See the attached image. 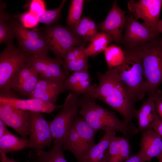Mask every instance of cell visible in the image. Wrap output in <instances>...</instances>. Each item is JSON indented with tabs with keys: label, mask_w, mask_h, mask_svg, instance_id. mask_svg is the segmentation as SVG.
Instances as JSON below:
<instances>
[{
	"label": "cell",
	"mask_w": 162,
	"mask_h": 162,
	"mask_svg": "<svg viewBox=\"0 0 162 162\" xmlns=\"http://www.w3.org/2000/svg\"><path fill=\"white\" fill-rule=\"evenodd\" d=\"M85 49L84 46L74 47L70 49L64 55L63 62L75 59L86 54Z\"/></svg>",
	"instance_id": "cell-36"
},
{
	"label": "cell",
	"mask_w": 162,
	"mask_h": 162,
	"mask_svg": "<svg viewBox=\"0 0 162 162\" xmlns=\"http://www.w3.org/2000/svg\"><path fill=\"white\" fill-rule=\"evenodd\" d=\"M160 43L162 45V39L160 41Z\"/></svg>",
	"instance_id": "cell-45"
},
{
	"label": "cell",
	"mask_w": 162,
	"mask_h": 162,
	"mask_svg": "<svg viewBox=\"0 0 162 162\" xmlns=\"http://www.w3.org/2000/svg\"><path fill=\"white\" fill-rule=\"evenodd\" d=\"M140 45L147 93L153 96L162 83V45L156 39Z\"/></svg>",
	"instance_id": "cell-4"
},
{
	"label": "cell",
	"mask_w": 162,
	"mask_h": 162,
	"mask_svg": "<svg viewBox=\"0 0 162 162\" xmlns=\"http://www.w3.org/2000/svg\"><path fill=\"white\" fill-rule=\"evenodd\" d=\"M152 129L162 139V120L159 116L152 124Z\"/></svg>",
	"instance_id": "cell-39"
},
{
	"label": "cell",
	"mask_w": 162,
	"mask_h": 162,
	"mask_svg": "<svg viewBox=\"0 0 162 162\" xmlns=\"http://www.w3.org/2000/svg\"><path fill=\"white\" fill-rule=\"evenodd\" d=\"M63 151L62 144L54 145L49 151H31L28 157L30 162H68Z\"/></svg>",
	"instance_id": "cell-21"
},
{
	"label": "cell",
	"mask_w": 162,
	"mask_h": 162,
	"mask_svg": "<svg viewBox=\"0 0 162 162\" xmlns=\"http://www.w3.org/2000/svg\"><path fill=\"white\" fill-rule=\"evenodd\" d=\"M45 2L42 0H33L30 3L29 11L38 17L45 10Z\"/></svg>",
	"instance_id": "cell-37"
},
{
	"label": "cell",
	"mask_w": 162,
	"mask_h": 162,
	"mask_svg": "<svg viewBox=\"0 0 162 162\" xmlns=\"http://www.w3.org/2000/svg\"><path fill=\"white\" fill-rule=\"evenodd\" d=\"M104 53L109 69L120 65L125 59V51L120 46L113 44L108 46Z\"/></svg>",
	"instance_id": "cell-28"
},
{
	"label": "cell",
	"mask_w": 162,
	"mask_h": 162,
	"mask_svg": "<svg viewBox=\"0 0 162 162\" xmlns=\"http://www.w3.org/2000/svg\"><path fill=\"white\" fill-rule=\"evenodd\" d=\"M116 136V131L111 129L105 130L100 140L95 144L77 162H105L106 154L113 138Z\"/></svg>",
	"instance_id": "cell-16"
},
{
	"label": "cell",
	"mask_w": 162,
	"mask_h": 162,
	"mask_svg": "<svg viewBox=\"0 0 162 162\" xmlns=\"http://www.w3.org/2000/svg\"><path fill=\"white\" fill-rule=\"evenodd\" d=\"M79 114L94 130L111 129L122 133L129 139L137 134L138 128L132 122L119 119L112 112L97 105L93 99L83 95L78 100Z\"/></svg>",
	"instance_id": "cell-3"
},
{
	"label": "cell",
	"mask_w": 162,
	"mask_h": 162,
	"mask_svg": "<svg viewBox=\"0 0 162 162\" xmlns=\"http://www.w3.org/2000/svg\"><path fill=\"white\" fill-rule=\"evenodd\" d=\"M10 23L15 35L18 40H35L44 36V34H42L39 30H29L15 20L12 21Z\"/></svg>",
	"instance_id": "cell-29"
},
{
	"label": "cell",
	"mask_w": 162,
	"mask_h": 162,
	"mask_svg": "<svg viewBox=\"0 0 162 162\" xmlns=\"http://www.w3.org/2000/svg\"><path fill=\"white\" fill-rule=\"evenodd\" d=\"M36 72L27 62L19 69L12 79L10 84L11 89L16 91L25 81Z\"/></svg>",
	"instance_id": "cell-31"
},
{
	"label": "cell",
	"mask_w": 162,
	"mask_h": 162,
	"mask_svg": "<svg viewBox=\"0 0 162 162\" xmlns=\"http://www.w3.org/2000/svg\"><path fill=\"white\" fill-rule=\"evenodd\" d=\"M9 131L6 128V124L0 119V138Z\"/></svg>",
	"instance_id": "cell-41"
},
{
	"label": "cell",
	"mask_w": 162,
	"mask_h": 162,
	"mask_svg": "<svg viewBox=\"0 0 162 162\" xmlns=\"http://www.w3.org/2000/svg\"><path fill=\"white\" fill-rule=\"evenodd\" d=\"M0 104H8L23 110L48 113L62 108L63 106V104L56 105L38 98L21 99L2 94L0 96Z\"/></svg>",
	"instance_id": "cell-13"
},
{
	"label": "cell",
	"mask_w": 162,
	"mask_h": 162,
	"mask_svg": "<svg viewBox=\"0 0 162 162\" xmlns=\"http://www.w3.org/2000/svg\"><path fill=\"white\" fill-rule=\"evenodd\" d=\"M66 0L62 1L59 6L53 10H46L38 17L39 22L50 26L56 21L60 17L62 8Z\"/></svg>",
	"instance_id": "cell-33"
},
{
	"label": "cell",
	"mask_w": 162,
	"mask_h": 162,
	"mask_svg": "<svg viewBox=\"0 0 162 162\" xmlns=\"http://www.w3.org/2000/svg\"><path fill=\"white\" fill-rule=\"evenodd\" d=\"M126 11L121 9L116 0L104 20L99 24L98 28L109 34L116 43L121 42L122 32L126 23Z\"/></svg>",
	"instance_id": "cell-11"
},
{
	"label": "cell",
	"mask_w": 162,
	"mask_h": 162,
	"mask_svg": "<svg viewBox=\"0 0 162 162\" xmlns=\"http://www.w3.org/2000/svg\"><path fill=\"white\" fill-rule=\"evenodd\" d=\"M6 5L0 2V44L12 42L15 34L10 23L7 21L10 17L4 11Z\"/></svg>",
	"instance_id": "cell-27"
},
{
	"label": "cell",
	"mask_w": 162,
	"mask_h": 162,
	"mask_svg": "<svg viewBox=\"0 0 162 162\" xmlns=\"http://www.w3.org/2000/svg\"><path fill=\"white\" fill-rule=\"evenodd\" d=\"M29 146L28 139L18 137L9 131L0 138L1 161L4 162L7 153L21 151Z\"/></svg>",
	"instance_id": "cell-20"
},
{
	"label": "cell",
	"mask_w": 162,
	"mask_h": 162,
	"mask_svg": "<svg viewBox=\"0 0 162 162\" xmlns=\"http://www.w3.org/2000/svg\"><path fill=\"white\" fill-rule=\"evenodd\" d=\"M14 16L20 21L23 26L27 28L35 27L39 22L38 17L29 10L15 15Z\"/></svg>",
	"instance_id": "cell-35"
},
{
	"label": "cell",
	"mask_w": 162,
	"mask_h": 162,
	"mask_svg": "<svg viewBox=\"0 0 162 162\" xmlns=\"http://www.w3.org/2000/svg\"><path fill=\"white\" fill-rule=\"evenodd\" d=\"M159 116L158 114L153 96H148L143 101L141 107L136 110L135 117L138 121L139 132L152 128V124Z\"/></svg>",
	"instance_id": "cell-18"
},
{
	"label": "cell",
	"mask_w": 162,
	"mask_h": 162,
	"mask_svg": "<svg viewBox=\"0 0 162 162\" xmlns=\"http://www.w3.org/2000/svg\"><path fill=\"white\" fill-rule=\"evenodd\" d=\"M47 56L31 55L27 62L38 73L40 79L58 81L54 78L48 69Z\"/></svg>",
	"instance_id": "cell-26"
},
{
	"label": "cell",
	"mask_w": 162,
	"mask_h": 162,
	"mask_svg": "<svg viewBox=\"0 0 162 162\" xmlns=\"http://www.w3.org/2000/svg\"><path fill=\"white\" fill-rule=\"evenodd\" d=\"M39 79L38 73L35 72L25 81L16 91L21 95L28 97L34 89Z\"/></svg>",
	"instance_id": "cell-34"
},
{
	"label": "cell",
	"mask_w": 162,
	"mask_h": 162,
	"mask_svg": "<svg viewBox=\"0 0 162 162\" xmlns=\"http://www.w3.org/2000/svg\"><path fill=\"white\" fill-rule=\"evenodd\" d=\"M125 31L121 42L126 46H136L156 39L148 28L134 19L130 14L126 17Z\"/></svg>",
	"instance_id": "cell-12"
},
{
	"label": "cell",
	"mask_w": 162,
	"mask_h": 162,
	"mask_svg": "<svg viewBox=\"0 0 162 162\" xmlns=\"http://www.w3.org/2000/svg\"><path fill=\"white\" fill-rule=\"evenodd\" d=\"M158 33H162V20H160L158 22L157 26Z\"/></svg>",
	"instance_id": "cell-42"
},
{
	"label": "cell",
	"mask_w": 162,
	"mask_h": 162,
	"mask_svg": "<svg viewBox=\"0 0 162 162\" xmlns=\"http://www.w3.org/2000/svg\"><path fill=\"white\" fill-rule=\"evenodd\" d=\"M28 136L29 148L35 151L51 146L53 140L49 122L40 112L31 111Z\"/></svg>",
	"instance_id": "cell-9"
},
{
	"label": "cell",
	"mask_w": 162,
	"mask_h": 162,
	"mask_svg": "<svg viewBox=\"0 0 162 162\" xmlns=\"http://www.w3.org/2000/svg\"><path fill=\"white\" fill-rule=\"evenodd\" d=\"M124 162H144L139 152L131 155L130 157Z\"/></svg>",
	"instance_id": "cell-40"
},
{
	"label": "cell",
	"mask_w": 162,
	"mask_h": 162,
	"mask_svg": "<svg viewBox=\"0 0 162 162\" xmlns=\"http://www.w3.org/2000/svg\"><path fill=\"white\" fill-rule=\"evenodd\" d=\"M99 84L88 95L93 100L98 99L120 113L124 120L132 122L136 110L135 102L118 80L114 70L108 69L105 73H97Z\"/></svg>",
	"instance_id": "cell-1"
},
{
	"label": "cell",
	"mask_w": 162,
	"mask_h": 162,
	"mask_svg": "<svg viewBox=\"0 0 162 162\" xmlns=\"http://www.w3.org/2000/svg\"><path fill=\"white\" fill-rule=\"evenodd\" d=\"M31 55L14 46L12 42L0 54V94L11 96L10 84L19 69L28 61Z\"/></svg>",
	"instance_id": "cell-5"
},
{
	"label": "cell",
	"mask_w": 162,
	"mask_h": 162,
	"mask_svg": "<svg viewBox=\"0 0 162 162\" xmlns=\"http://www.w3.org/2000/svg\"><path fill=\"white\" fill-rule=\"evenodd\" d=\"M68 29L86 42H91L99 32L96 23L88 17H83L76 26Z\"/></svg>",
	"instance_id": "cell-22"
},
{
	"label": "cell",
	"mask_w": 162,
	"mask_h": 162,
	"mask_svg": "<svg viewBox=\"0 0 162 162\" xmlns=\"http://www.w3.org/2000/svg\"><path fill=\"white\" fill-rule=\"evenodd\" d=\"M139 152L144 162L162 154V139L152 129L142 131Z\"/></svg>",
	"instance_id": "cell-14"
},
{
	"label": "cell",
	"mask_w": 162,
	"mask_h": 162,
	"mask_svg": "<svg viewBox=\"0 0 162 162\" xmlns=\"http://www.w3.org/2000/svg\"><path fill=\"white\" fill-rule=\"evenodd\" d=\"M73 123L80 138L82 157L96 144L95 137L97 131L92 128L82 117H76Z\"/></svg>",
	"instance_id": "cell-19"
},
{
	"label": "cell",
	"mask_w": 162,
	"mask_h": 162,
	"mask_svg": "<svg viewBox=\"0 0 162 162\" xmlns=\"http://www.w3.org/2000/svg\"><path fill=\"white\" fill-rule=\"evenodd\" d=\"M124 51L125 58L123 62L112 68L135 103L142 100L148 91L142 65L141 45L126 46Z\"/></svg>",
	"instance_id": "cell-2"
},
{
	"label": "cell",
	"mask_w": 162,
	"mask_h": 162,
	"mask_svg": "<svg viewBox=\"0 0 162 162\" xmlns=\"http://www.w3.org/2000/svg\"><path fill=\"white\" fill-rule=\"evenodd\" d=\"M85 1L84 0L70 1L67 20L68 26L69 27L72 28L75 26L80 21Z\"/></svg>",
	"instance_id": "cell-30"
},
{
	"label": "cell",
	"mask_w": 162,
	"mask_h": 162,
	"mask_svg": "<svg viewBox=\"0 0 162 162\" xmlns=\"http://www.w3.org/2000/svg\"><path fill=\"white\" fill-rule=\"evenodd\" d=\"M44 34L49 50L56 59L62 61L63 56L68 50L74 47L83 46L86 42L83 38L72 33L68 28L59 24L47 27Z\"/></svg>",
	"instance_id": "cell-7"
},
{
	"label": "cell",
	"mask_w": 162,
	"mask_h": 162,
	"mask_svg": "<svg viewBox=\"0 0 162 162\" xmlns=\"http://www.w3.org/2000/svg\"><path fill=\"white\" fill-rule=\"evenodd\" d=\"M63 82L39 79L34 89L28 97L40 99L55 104L59 95L64 91Z\"/></svg>",
	"instance_id": "cell-15"
},
{
	"label": "cell",
	"mask_w": 162,
	"mask_h": 162,
	"mask_svg": "<svg viewBox=\"0 0 162 162\" xmlns=\"http://www.w3.org/2000/svg\"><path fill=\"white\" fill-rule=\"evenodd\" d=\"M153 96L158 114L162 120V91L158 89Z\"/></svg>",
	"instance_id": "cell-38"
},
{
	"label": "cell",
	"mask_w": 162,
	"mask_h": 162,
	"mask_svg": "<svg viewBox=\"0 0 162 162\" xmlns=\"http://www.w3.org/2000/svg\"><path fill=\"white\" fill-rule=\"evenodd\" d=\"M30 113L8 104H0V119L26 139H28Z\"/></svg>",
	"instance_id": "cell-10"
},
{
	"label": "cell",
	"mask_w": 162,
	"mask_h": 162,
	"mask_svg": "<svg viewBox=\"0 0 162 162\" xmlns=\"http://www.w3.org/2000/svg\"><path fill=\"white\" fill-rule=\"evenodd\" d=\"M162 5V0H130L127 6L134 17L136 20H143L144 22L142 24L157 37L159 34L157 26Z\"/></svg>",
	"instance_id": "cell-8"
},
{
	"label": "cell",
	"mask_w": 162,
	"mask_h": 162,
	"mask_svg": "<svg viewBox=\"0 0 162 162\" xmlns=\"http://www.w3.org/2000/svg\"><path fill=\"white\" fill-rule=\"evenodd\" d=\"M158 158L159 159V162H162V154Z\"/></svg>",
	"instance_id": "cell-44"
},
{
	"label": "cell",
	"mask_w": 162,
	"mask_h": 162,
	"mask_svg": "<svg viewBox=\"0 0 162 162\" xmlns=\"http://www.w3.org/2000/svg\"><path fill=\"white\" fill-rule=\"evenodd\" d=\"M131 155L129 139L115 136L106 153L105 162H124Z\"/></svg>",
	"instance_id": "cell-17"
},
{
	"label": "cell",
	"mask_w": 162,
	"mask_h": 162,
	"mask_svg": "<svg viewBox=\"0 0 162 162\" xmlns=\"http://www.w3.org/2000/svg\"><path fill=\"white\" fill-rule=\"evenodd\" d=\"M4 162H18L15 160L14 159L11 158H9L8 157H7V159Z\"/></svg>",
	"instance_id": "cell-43"
},
{
	"label": "cell",
	"mask_w": 162,
	"mask_h": 162,
	"mask_svg": "<svg viewBox=\"0 0 162 162\" xmlns=\"http://www.w3.org/2000/svg\"><path fill=\"white\" fill-rule=\"evenodd\" d=\"M78 95L69 92L61 110L49 122L54 145L62 144L79 110Z\"/></svg>",
	"instance_id": "cell-6"
},
{
	"label": "cell",
	"mask_w": 162,
	"mask_h": 162,
	"mask_svg": "<svg viewBox=\"0 0 162 162\" xmlns=\"http://www.w3.org/2000/svg\"><path fill=\"white\" fill-rule=\"evenodd\" d=\"M20 46L23 51L30 55L36 56H47L49 49L44 34L35 40H18Z\"/></svg>",
	"instance_id": "cell-23"
},
{
	"label": "cell",
	"mask_w": 162,
	"mask_h": 162,
	"mask_svg": "<svg viewBox=\"0 0 162 162\" xmlns=\"http://www.w3.org/2000/svg\"><path fill=\"white\" fill-rule=\"evenodd\" d=\"M88 56L85 54L75 59L66 62H63L62 66L66 74L69 72H75L88 70Z\"/></svg>",
	"instance_id": "cell-32"
},
{
	"label": "cell",
	"mask_w": 162,
	"mask_h": 162,
	"mask_svg": "<svg viewBox=\"0 0 162 162\" xmlns=\"http://www.w3.org/2000/svg\"><path fill=\"white\" fill-rule=\"evenodd\" d=\"M62 145L63 150H67L72 152L77 161L81 158L80 140L73 123L63 140Z\"/></svg>",
	"instance_id": "cell-24"
},
{
	"label": "cell",
	"mask_w": 162,
	"mask_h": 162,
	"mask_svg": "<svg viewBox=\"0 0 162 162\" xmlns=\"http://www.w3.org/2000/svg\"><path fill=\"white\" fill-rule=\"evenodd\" d=\"M112 40L111 37L106 33L99 32L90 42L88 47L85 49V53L88 57H94L104 51L108 44Z\"/></svg>",
	"instance_id": "cell-25"
}]
</instances>
